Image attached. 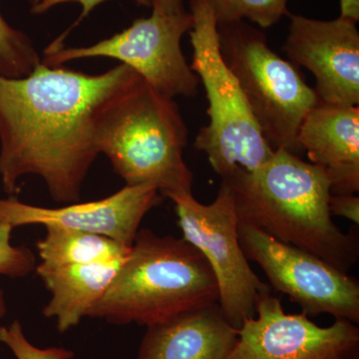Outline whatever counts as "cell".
Instances as JSON below:
<instances>
[{
  "label": "cell",
  "mask_w": 359,
  "mask_h": 359,
  "mask_svg": "<svg viewBox=\"0 0 359 359\" xmlns=\"http://www.w3.org/2000/svg\"><path fill=\"white\" fill-rule=\"evenodd\" d=\"M129 66L90 75L39 63L22 78L0 75V180L16 197L27 175L43 180L56 203L80 199L100 154L98 131L108 111L142 81Z\"/></svg>",
  "instance_id": "cell-1"
},
{
  "label": "cell",
  "mask_w": 359,
  "mask_h": 359,
  "mask_svg": "<svg viewBox=\"0 0 359 359\" xmlns=\"http://www.w3.org/2000/svg\"><path fill=\"white\" fill-rule=\"evenodd\" d=\"M222 182L230 187L241 223L311 252L342 273L358 263V233H344L332 221L330 180L320 168L278 149L254 171H238Z\"/></svg>",
  "instance_id": "cell-2"
},
{
  "label": "cell",
  "mask_w": 359,
  "mask_h": 359,
  "mask_svg": "<svg viewBox=\"0 0 359 359\" xmlns=\"http://www.w3.org/2000/svg\"><path fill=\"white\" fill-rule=\"evenodd\" d=\"M216 304L218 283L199 250L184 238L142 229L88 318L147 327Z\"/></svg>",
  "instance_id": "cell-3"
},
{
  "label": "cell",
  "mask_w": 359,
  "mask_h": 359,
  "mask_svg": "<svg viewBox=\"0 0 359 359\" xmlns=\"http://www.w3.org/2000/svg\"><path fill=\"white\" fill-rule=\"evenodd\" d=\"M188 134L174 99L142 80L104 117L98 150L126 186H153L168 198L192 193L183 156Z\"/></svg>",
  "instance_id": "cell-4"
},
{
  "label": "cell",
  "mask_w": 359,
  "mask_h": 359,
  "mask_svg": "<svg viewBox=\"0 0 359 359\" xmlns=\"http://www.w3.org/2000/svg\"><path fill=\"white\" fill-rule=\"evenodd\" d=\"M190 7L191 68L204 85L210 119L194 146L207 155L222 179L238 171H254L268 162L276 150L264 139L237 78L222 57L218 25L209 0H190Z\"/></svg>",
  "instance_id": "cell-5"
},
{
  "label": "cell",
  "mask_w": 359,
  "mask_h": 359,
  "mask_svg": "<svg viewBox=\"0 0 359 359\" xmlns=\"http://www.w3.org/2000/svg\"><path fill=\"white\" fill-rule=\"evenodd\" d=\"M222 57L242 89L269 145L302 154L297 132L320 101L294 65L269 47L266 34L245 21L218 25Z\"/></svg>",
  "instance_id": "cell-6"
},
{
  "label": "cell",
  "mask_w": 359,
  "mask_h": 359,
  "mask_svg": "<svg viewBox=\"0 0 359 359\" xmlns=\"http://www.w3.org/2000/svg\"><path fill=\"white\" fill-rule=\"evenodd\" d=\"M152 14L139 18L126 29L84 47L51 43L42 63L59 67L77 59L108 57L129 66L146 83L170 98L197 95L200 80L187 63L181 41L193 27L191 13L168 15L152 6Z\"/></svg>",
  "instance_id": "cell-7"
},
{
  "label": "cell",
  "mask_w": 359,
  "mask_h": 359,
  "mask_svg": "<svg viewBox=\"0 0 359 359\" xmlns=\"http://www.w3.org/2000/svg\"><path fill=\"white\" fill-rule=\"evenodd\" d=\"M183 238L194 245L214 271L219 306L229 323L240 328L256 316L257 302L271 287L250 268L238 238V218L230 187L222 182L211 204H202L192 193L169 196Z\"/></svg>",
  "instance_id": "cell-8"
},
{
  "label": "cell",
  "mask_w": 359,
  "mask_h": 359,
  "mask_svg": "<svg viewBox=\"0 0 359 359\" xmlns=\"http://www.w3.org/2000/svg\"><path fill=\"white\" fill-rule=\"evenodd\" d=\"M238 238L245 257L259 264L269 285L301 306L302 313L359 323L356 278L252 224L238 222Z\"/></svg>",
  "instance_id": "cell-9"
},
{
  "label": "cell",
  "mask_w": 359,
  "mask_h": 359,
  "mask_svg": "<svg viewBox=\"0 0 359 359\" xmlns=\"http://www.w3.org/2000/svg\"><path fill=\"white\" fill-rule=\"evenodd\" d=\"M359 330L355 323L335 320L323 327L304 313H285L271 294L257 302L256 316L238 328L226 359H358Z\"/></svg>",
  "instance_id": "cell-10"
},
{
  "label": "cell",
  "mask_w": 359,
  "mask_h": 359,
  "mask_svg": "<svg viewBox=\"0 0 359 359\" xmlns=\"http://www.w3.org/2000/svg\"><path fill=\"white\" fill-rule=\"evenodd\" d=\"M289 34L283 46L292 65L316 78L323 102L359 105V32L356 22L339 18L318 20L290 13Z\"/></svg>",
  "instance_id": "cell-11"
},
{
  "label": "cell",
  "mask_w": 359,
  "mask_h": 359,
  "mask_svg": "<svg viewBox=\"0 0 359 359\" xmlns=\"http://www.w3.org/2000/svg\"><path fill=\"white\" fill-rule=\"evenodd\" d=\"M162 200L159 190L148 185L125 186L104 199L59 208L25 204L9 197L0 199V224L13 229L30 224L61 226L104 236L131 248L142 219Z\"/></svg>",
  "instance_id": "cell-12"
},
{
  "label": "cell",
  "mask_w": 359,
  "mask_h": 359,
  "mask_svg": "<svg viewBox=\"0 0 359 359\" xmlns=\"http://www.w3.org/2000/svg\"><path fill=\"white\" fill-rule=\"evenodd\" d=\"M297 144L327 174L332 195L358 192V106L318 101L302 121Z\"/></svg>",
  "instance_id": "cell-13"
},
{
  "label": "cell",
  "mask_w": 359,
  "mask_h": 359,
  "mask_svg": "<svg viewBox=\"0 0 359 359\" xmlns=\"http://www.w3.org/2000/svg\"><path fill=\"white\" fill-rule=\"evenodd\" d=\"M238 337L219 304H211L149 325L136 359H226Z\"/></svg>",
  "instance_id": "cell-14"
},
{
  "label": "cell",
  "mask_w": 359,
  "mask_h": 359,
  "mask_svg": "<svg viewBox=\"0 0 359 359\" xmlns=\"http://www.w3.org/2000/svg\"><path fill=\"white\" fill-rule=\"evenodd\" d=\"M124 259L61 266L40 263L34 271L51 294L42 309L43 316L54 318L61 334L76 327L105 294Z\"/></svg>",
  "instance_id": "cell-15"
},
{
  "label": "cell",
  "mask_w": 359,
  "mask_h": 359,
  "mask_svg": "<svg viewBox=\"0 0 359 359\" xmlns=\"http://www.w3.org/2000/svg\"><path fill=\"white\" fill-rule=\"evenodd\" d=\"M46 235L36 244L41 263L48 264H86L121 261L128 256L131 248L112 238L48 226Z\"/></svg>",
  "instance_id": "cell-16"
},
{
  "label": "cell",
  "mask_w": 359,
  "mask_h": 359,
  "mask_svg": "<svg viewBox=\"0 0 359 359\" xmlns=\"http://www.w3.org/2000/svg\"><path fill=\"white\" fill-rule=\"evenodd\" d=\"M289 0H209L217 25L248 20L262 28L276 25L290 15Z\"/></svg>",
  "instance_id": "cell-17"
},
{
  "label": "cell",
  "mask_w": 359,
  "mask_h": 359,
  "mask_svg": "<svg viewBox=\"0 0 359 359\" xmlns=\"http://www.w3.org/2000/svg\"><path fill=\"white\" fill-rule=\"evenodd\" d=\"M40 62L41 58L30 37L9 25L0 13V75L25 77Z\"/></svg>",
  "instance_id": "cell-18"
},
{
  "label": "cell",
  "mask_w": 359,
  "mask_h": 359,
  "mask_svg": "<svg viewBox=\"0 0 359 359\" xmlns=\"http://www.w3.org/2000/svg\"><path fill=\"white\" fill-rule=\"evenodd\" d=\"M0 342L11 349L16 359H72L74 351L63 347L40 348L28 340L22 325L15 320L6 327H0Z\"/></svg>",
  "instance_id": "cell-19"
},
{
  "label": "cell",
  "mask_w": 359,
  "mask_h": 359,
  "mask_svg": "<svg viewBox=\"0 0 359 359\" xmlns=\"http://www.w3.org/2000/svg\"><path fill=\"white\" fill-rule=\"evenodd\" d=\"M13 228L9 224H0V276L22 278L36 269V257L25 245L11 244Z\"/></svg>",
  "instance_id": "cell-20"
},
{
  "label": "cell",
  "mask_w": 359,
  "mask_h": 359,
  "mask_svg": "<svg viewBox=\"0 0 359 359\" xmlns=\"http://www.w3.org/2000/svg\"><path fill=\"white\" fill-rule=\"evenodd\" d=\"M71 1L78 2V4H81L82 6L81 15H80L79 20L76 21V23L72 26V27H75V26L79 25L80 21L83 20L86 16H88V14L91 13L97 6L103 4V2L108 1V0H27L30 6V13L34 14V15H40V14L46 13L47 11H50L54 6ZM134 1H136L137 4H142V6H151V0H134Z\"/></svg>",
  "instance_id": "cell-21"
},
{
  "label": "cell",
  "mask_w": 359,
  "mask_h": 359,
  "mask_svg": "<svg viewBox=\"0 0 359 359\" xmlns=\"http://www.w3.org/2000/svg\"><path fill=\"white\" fill-rule=\"evenodd\" d=\"M330 212L332 216L341 217L353 224H359V198L355 194L351 195H330Z\"/></svg>",
  "instance_id": "cell-22"
},
{
  "label": "cell",
  "mask_w": 359,
  "mask_h": 359,
  "mask_svg": "<svg viewBox=\"0 0 359 359\" xmlns=\"http://www.w3.org/2000/svg\"><path fill=\"white\" fill-rule=\"evenodd\" d=\"M151 6L158 7L168 15L185 13L184 0H151Z\"/></svg>",
  "instance_id": "cell-23"
},
{
  "label": "cell",
  "mask_w": 359,
  "mask_h": 359,
  "mask_svg": "<svg viewBox=\"0 0 359 359\" xmlns=\"http://www.w3.org/2000/svg\"><path fill=\"white\" fill-rule=\"evenodd\" d=\"M340 18L358 23L359 20V0H340Z\"/></svg>",
  "instance_id": "cell-24"
},
{
  "label": "cell",
  "mask_w": 359,
  "mask_h": 359,
  "mask_svg": "<svg viewBox=\"0 0 359 359\" xmlns=\"http://www.w3.org/2000/svg\"><path fill=\"white\" fill-rule=\"evenodd\" d=\"M7 313V306L6 297H4V292L0 287V320L6 316Z\"/></svg>",
  "instance_id": "cell-25"
}]
</instances>
